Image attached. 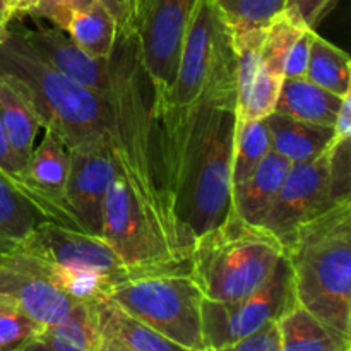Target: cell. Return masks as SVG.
Listing matches in <instances>:
<instances>
[{
	"label": "cell",
	"mask_w": 351,
	"mask_h": 351,
	"mask_svg": "<svg viewBox=\"0 0 351 351\" xmlns=\"http://www.w3.org/2000/svg\"><path fill=\"white\" fill-rule=\"evenodd\" d=\"M235 106L201 101L177 106L151 95V149L171 216L191 240L223 221L232 209Z\"/></svg>",
	"instance_id": "cell-1"
},
{
	"label": "cell",
	"mask_w": 351,
	"mask_h": 351,
	"mask_svg": "<svg viewBox=\"0 0 351 351\" xmlns=\"http://www.w3.org/2000/svg\"><path fill=\"white\" fill-rule=\"evenodd\" d=\"M285 257L297 304L351 338V199L302 225Z\"/></svg>",
	"instance_id": "cell-2"
},
{
	"label": "cell",
	"mask_w": 351,
	"mask_h": 351,
	"mask_svg": "<svg viewBox=\"0 0 351 351\" xmlns=\"http://www.w3.org/2000/svg\"><path fill=\"white\" fill-rule=\"evenodd\" d=\"M0 72L12 75L29 95L41 127L57 134L67 149L108 141L112 103L108 93H96L38 57L17 27L7 29L0 43Z\"/></svg>",
	"instance_id": "cell-3"
},
{
	"label": "cell",
	"mask_w": 351,
	"mask_h": 351,
	"mask_svg": "<svg viewBox=\"0 0 351 351\" xmlns=\"http://www.w3.org/2000/svg\"><path fill=\"white\" fill-rule=\"evenodd\" d=\"M283 257V243L269 230L230 209L219 225L195 240L191 276L206 300H242L267 283Z\"/></svg>",
	"instance_id": "cell-4"
},
{
	"label": "cell",
	"mask_w": 351,
	"mask_h": 351,
	"mask_svg": "<svg viewBox=\"0 0 351 351\" xmlns=\"http://www.w3.org/2000/svg\"><path fill=\"white\" fill-rule=\"evenodd\" d=\"M165 96L177 106L211 101L237 108L233 27L215 0H197L195 3L185 31L177 77L171 91Z\"/></svg>",
	"instance_id": "cell-5"
},
{
	"label": "cell",
	"mask_w": 351,
	"mask_h": 351,
	"mask_svg": "<svg viewBox=\"0 0 351 351\" xmlns=\"http://www.w3.org/2000/svg\"><path fill=\"white\" fill-rule=\"evenodd\" d=\"M129 315L189 350H204L202 297L191 267L134 274L105 293Z\"/></svg>",
	"instance_id": "cell-6"
},
{
	"label": "cell",
	"mask_w": 351,
	"mask_h": 351,
	"mask_svg": "<svg viewBox=\"0 0 351 351\" xmlns=\"http://www.w3.org/2000/svg\"><path fill=\"white\" fill-rule=\"evenodd\" d=\"M103 239L130 269L165 271L191 266L163 230L141 209L123 178L108 189L103 213Z\"/></svg>",
	"instance_id": "cell-7"
},
{
	"label": "cell",
	"mask_w": 351,
	"mask_h": 351,
	"mask_svg": "<svg viewBox=\"0 0 351 351\" xmlns=\"http://www.w3.org/2000/svg\"><path fill=\"white\" fill-rule=\"evenodd\" d=\"M297 304L290 264L283 257L267 283L256 293L235 302L202 300L204 348L219 350L254 335L283 317Z\"/></svg>",
	"instance_id": "cell-8"
},
{
	"label": "cell",
	"mask_w": 351,
	"mask_h": 351,
	"mask_svg": "<svg viewBox=\"0 0 351 351\" xmlns=\"http://www.w3.org/2000/svg\"><path fill=\"white\" fill-rule=\"evenodd\" d=\"M197 0H139L136 34L151 84L168 95L177 77L185 31Z\"/></svg>",
	"instance_id": "cell-9"
},
{
	"label": "cell",
	"mask_w": 351,
	"mask_h": 351,
	"mask_svg": "<svg viewBox=\"0 0 351 351\" xmlns=\"http://www.w3.org/2000/svg\"><path fill=\"white\" fill-rule=\"evenodd\" d=\"M19 249L40 257L53 266L108 276L112 285L129 280L134 274L154 273V271L130 269L119 259L103 237L91 235L82 230L69 228L53 221L38 223ZM171 271V269H165Z\"/></svg>",
	"instance_id": "cell-10"
},
{
	"label": "cell",
	"mask_w": 351,
	"mask_h": 351,
	"mask_svg": "<svg viewBox=\"0 0 351 351\" xmlns=\"http://www.w3.org/2000/svg\"><path fill=\"white\" fill-rule=\"evenodd\" d=\"M350 201V199H348ZM329 168V151L308 163L291 165L285 184L263 225L281 243L288 242L302 225L339 204Z\"/></svg>",
	"instance_id": "cell-11"
},
{
	"label": "cell",
	"mask_w": 351,
	"mask_h": 351,
	"mask_svg": "<svg viewBox=\"0 0 351 351\" xmlns=\"http://www.w3.org/2000/svg\"><path fill=\"white\" fill-rule=\"evenodd\" d=\"M0 293L43 326L64 322L79 304L50 280L43 259L23 249L0 257Z\"/></svg>",
	"instance_id": "cell-12"
},
{
	"label": "cell",
	"mask_w": 351,
	"mask_h": 351,
	"mask_svg": "<svg viewBox=\"0 0 351 351\" xmlns=\"http://www.w3.org/2000/svg\"><path fill=\"white\" fill-rule=\"evenodd\" d=\"M69 160L65 202L82 232L103 237L105 199L117 177L108 141L72 147L69 149Z\"/></svg>",
	"instance_id": "cell-13"
},
{
	"label": "cell",
	"mask_w": 351,
	"mask_h": 351,
	"mask_svg": "<svg viewBox=\"0 0 351 351\" xmlns=\"http://www.w3.org/2000/svg\"><path fill=\"white\" fill-rule=\"evenodd\" d=\"M27 47L47 64L96 93H108L112 86L110 58H93L77 47L60 27H17Z\"/></svg>",
	"instance_id": "cell-14"
},
{
	"label": "cell",
	"mask_w": 351,
	"mask_h": 351,
	"mask_svg": "<svg viewBox=\"0 0 351 351\" xmlns=\"http://www.w3.org/2000/svg\"><path fill=\"white\" fill-rule=\"evenodd\" d=\"M93 307L99 331L98 351H194L137 321L108 297L96 298Z\"/></svg>",
	"instance_id": "cell-15"
},
{
	"label": "cell",
	"mask_w": 351,
	"mask_h": 351,
	"mask_svg": "<svg viewBox=\"0 0 351 351\" xmlns=\"http://www.w3.org/2000/svg\"><path fill=\"white\" fill-rule=\"evenodd\" d=\"M0 119L7 144L27 177V163L33 154L41 120L23 84L3 72H0Z\"/></svg>",
	"instance_id": "cell-16"
},
{
	"label": "cell",
	"mask_w": 351,
	"mask_h": 351,
	"mask_svg": "<svg viewBox=\"0 0 351 351\" xmlns=\"http://www.w3.org/2000/svg\"><path fill=\"white\" fill-rule=\"evenodd\" d=\"M291 163L271 151L252 175L232 189V209L250 225H263L276 201Z\"/></svg>",
	"instance_id": "cell-17"
},
{
	"label": "cell",
	"mask_w": 351,
	"mask_h": 351,
	"mask_svg": "<svg viewBox=\"0 0 351 351\" xmlns=\"http://www.w3.org/2000/svg\"><path fill=\"white\" fill-rule=\"evenodd\" d=\"M264 120L269 129L273 151L291 165L317 160L331 149L336 139L332 127L304 122L276 112Z\"/></svg>",
	"instance_id": "cell-18"
},
{
	"label": "cell",
	"mask_w": 351,
	"mask_h": 351,
	"mask_svg": "<svg viewBox=\"0 0 351 351\" xmlns=\"http://www.w3.org/2000/svg\"><path fill=\"white\" fill-rule=\"evenodd\" d=\"M343 98L307 79H285L274 112L304 122L335 127Z\"/></svg>",
	"instance_id": "cell-19"
},
{
	"label": "cell",
	"mask_w": 351,
	"mask_h": 351,
	"mask_svg": "<svg viewBox=\"0 0 351 351\" xmlns=\"http://www.w3.org/2000/svg\"><path fill=\"white\" fill-rule=\"evenodd\" d=\"M281 351H351V338L335 331L295 304L278 319Z\"/></svg>",
	"instance_id": "cell-20"
},
{
	"label": "cell",
	"mask_w": 351,
	"mask_h": 351,
	"mask_svg": "<svg viewBox=\"0 0 351 351\" xmlns=\"http://www.w3.org/2000/svg\"><path fill=\"white\" fill-rule=\"evenodd\" d=\"M41 221L48 219L24 192L0 171V257L19 249Z\"/></svg>",
	"instance_id": "cell-21"
},
{
	"label": "cell",
	"mask_w": 351,
	"mask_h": 351,
	"mask_svg": "<svg viewBox=\"0 0 351 351\" xmlns=\"http://www.w3.org/2000/svg\"><path fill=\"white\" fill-rule=\"evenodd\" d=\"M67 33L89 57L110 58L119 36V26L113 14L95 0L88 9L72 16Z\"/></svg>",
	"instance_id": "cell-22"
},
{
	"label": "cell",
	"mask_w": 351,
	"mask_h": 351,
	"mask_svg": "<svg viewBox=\"0 0 351 351\" xmlns=\"http://www.w3.org/2000/svg\"><path fill=\"white\" fill-rule=\"evenodd\" d=\"M305 79L341 98L351 95L350 55L315 33Z\"/></svg>",
	"instance_id": "cell-23"
},
{
	"label": "cell",
	"mask_w": 351,
	"mask_h": 351,
	"mask_svg": "<svg viewBox=\"0 0 351 351\" xmlns=\"http://www.w3.org/2000/svg\"><path fill=\"white\" fill-rule=\"evenodd\" d=\"M40 338L51 351H98L99 331L93 302H79L64 322L47 326Z\"/></svg>",
	"instance_id": "cell-24"
},
{
	"label": "cell",
	"mask_w": 351,
	"mask_h": 351,
	"mask_svg": "<svg viewBox=\"0 0 351 351\" xmlns=\"http://www.w3.org/2000/svg\"><path fill=\"white\" fill-rule=\"evenodd\" d=\"M273 151L266 120L237 122L233 137L232 189L256 171L261 161Z\"/></svg>",
	"instance_id": "cell-25"
},
{
	"label": "cell",
	"mask_w": 351,
	"mask_h": 351,
	"mask_svg": "<svg viewBox=\"0 0 351 351\" xmlns=\"http://www.w3.org/2000/svg\"><path fill=\"white\" fill-rule=\"evenodd\" d=\"M285 79L261 67L259 74L237 98V122H259L274 112Z\"/></svg>",
	"instance_id": "cell-26"
},
{
	"label": "cell",
	"mask_w": 351,
	"mask_h": 351,
	"mask_svg": "<svg viewBox=\"0 0 351 351\" xmlns=\"http://www.w3.org/2000/svg\"><path fill=\"white\" fill-rule=\"evenodd\" d=\"M305 27L298 26L297 23L285 16L283 12L274 17L264 31L263 48H261V58H263V69L271 74H276L285 79V60L290 51L291 45L295 43Z\"/></svg>",
	"instance_id": "cell-27"
},
{
	"label": "cell",
	"mask_w": 351,
	"mask_h": 351,
	"mask_svg": "<svg viewBox=\"0 0 351 351\" xmlns=\"http://www.w3.org/2000/svg\"><path fill=\"white\" fill-rule=\"evenodd\" d=\"M233 31L266 27L285 9V0H215Z\"/></svg>",
	"instance_id": "cell-28"
},
{
	"label": "cell",
	"mask_w": 351,
	"mask_h": 351,
	"mask_svg": "<svg viewBox=\"0 0 351 351\" xmlns=\"http://www.w3.org/2000/svg\"><path fill=\"white\" fill-rule=\"evenodd\" d=\"M266 27H254L245 31H233V48L237 57V98L247 91L263 67V48Z\"/></svg>",
	"instance_id": "cell-29"
},
{
	"label": "cell",
	"mask_w": 351,
	"mask_h": 351,
	"mask_svg": "<svg viewBox=\"0 0 351 351\" xmlns=\"http://www.w3.org/2000/svg\"><path fill=\"white\" fill-rule=\"evenodd\" d=\"M47 326L40 324L21 311L0 314V351H14L24 343L40 338Z\"/></svg>",
	"instance_id": "cell-30"
},
{
	"label": "cell",
	"mask_w": 351,
	"mask_h": 351,
	"mask_svg": "<svg viewBox=\"0 0 351 351\" xmlns=\"http://www.w3.org/2000/svg\"><path fill=\"white\" fill-rule=\"evenodd\" d=\"M93 2L95 0H38L31 14L48 19L55 27L67 31L72 16L88 9Z\"/></svg>",
	"instance_id": "cell-31"
},
{
	"label": "cell",
	"mask_w": 351,
	"mask_h": 351,
	"mask_svg": "<svg viewBox=\"0 0 351 351\" xmlns=\"http://www.w3.org/2000/svg\"><path fill=\"white\" fill-rule=\"evenodd\" d=\"M0 171H2V173H5L7 177H9L10 180H12L14 184H16L17 187L24 192V195H26V197L29 199V201L33 202L38 209H40L41 215L45 216L43 208H41L36 194H34L33 189H31V185H29V182H27L26 171H24L23 167H21L19 161L16 160V156H14L12 151H10L9 144H7L5 134H3V129H2V119H0ZM45 218H47V216H45Z\"/></svg>",
	"instance_id": "cell-32"
},
{
	"label": "cell",
	"mask_w": 351,
	"mask_h": 351,
	"mask_svg": "<svg viewBox=\"0 0 351 351\" xmlns=\"http://www.w3.org/2000/svg\"><path fill=\"white\" fill-rule=\"evenodd\" d=\"M335 0H285L283 14L305 29H314Z\"/></svg>",
	"instance_id": "cell-33"
},
{
	"label": "cell",
	"mask_w": 351,
	"mask_h": 351,
	"mask_svg": "<svg viewBox=\"0 0 351 351\" xmlns=\"http://www.w3.org/2000/svg\"><path fill=\"white\" fill-rule=\"evenodd\" d=\"M314 34V29H304L300 36L295 40V43L291 45L287 60H285V79H305Z\"/></svg>",
	"instance_id": "cell-34"
},
{
	"label": "cell",
	"mask_w": 351,
	"mask_h": 351,
	"mask_svg": "<svg viewBox=\"0 0 351 351\" xmlns=\"http://www.w3.org/2000/svg\"><path fill=\"white\" fill-rule=\"evenodd\" d=\"M213 351H281L278 321L269 322L263 329L256 331L254 335L247 336V338L240 339V341Z\"/></svg>",
	"instance_id": "cell-35"
},
{
	"label": "cell",
	"mask_w": 351,
	"mask_h": 351,
	"mask_svg": "<svg viewBox=\"0 0 351 351\" xmlns=\"http://www.w3.org/2000/svg\"><path fill=\"white\" fill-rule=\"evenodd\" d=\"M120 9L119 36L120 34L136 33L137 14H139V0H117Z\"/></svg>",
	"instance_id": "cell-36"
},
{
	"label": "cell",
	"mask_w": 351,
	"mask_h": 351,
	"mask_svg": "<svg viewBox=\"0 0 351 351\" xmlns=\"http://www.w3.org/2000/svg\"><path fill=\"white\" fill-rule=\"evenodd\" d=\"M335 136L336 141L341 139H350L351 136V95L343 98L341 106H339V112L336 115L335 120Z\"/></svg>",
	"instance_id": "cell-37"
},
{
	"label": "cell",
	"mask_w": 351,
	"mask_h": 351,
	"mask_svg": "<svg viewBox=\"0 0 351 351\" xmlns=\"http://www.w3.org/2000/svg\"><path fill=\"white\" fill-rule=\"evenodd\" d=\"M14 17L12 0H0V43L5 40L10 19Z\"/></svg>",
	"instance_id": "cell-38"
},
{
	"label": "cell",
	"mask_w": 351,
	"mask_h": 351,
	"mask_svg": "<svg viewBox=\"0 0 351 351\" xmlns=\"http://www.w3.org/2000/svg\"><path fill=\"white\" fill-rule=\"evenodd\" d=\"M38 0H12L14 16L16 14H31Z\"/></svg>",
	"instance_id": "cell-39"
},
{
	"label": "cell",
	"mask_w": 351,
	"mask_h": 351,
	"mask_svg": "<svg viewBox=\"0 0 351 351\" xmlns=\"http://www.w3.org/2000/svg\"><path fill=\"white\" fill-rule=\"evenodd\" d=\"M16 351H51L50 346L43 341L41 338H34L31 341L24 343L23 346H19Z\"/></svg>",
	"instance_id": "cell-40"
},
{
	"label": "cell",
	"mask_w": 351,
	"mask_h": 351,
	"mask_svg": "<svg viewBox=\"0 0 351 351\" xmlns=\"http://www.w3.org/2000/svg\"><path fill=\"white\" fill-rule=\"evenodd\" d=\"M19 311V307L16 305V302L12 300V298L5 297V295L0 293V314H3V312H16Z\"/></svg>",
	"instance_id": "cell-41"
},
{
	"label": "cell",
	"mask_w": 351,
	"mask_h": 351,
	"mask_svg": "<svg viewBox=\"0 0 351 351\" xmlns=\"http://www.w3.org/2000/svg\"><path fill=\"white\" fill-rule=\"evenodd\" d=\"M99 3H103V5L106 7V9L110 10V12L113 14V17L117 19V26H119L120 23V9H119V3H117V0H98Z\"/></svg>",
	"instance_id": "cell-42"
},
{
	"label": "cell",
	"mask_w": 351,
	"mask_h": 351,
	"mask_svg": "<svg viewBox=\"0 0 351 351\" xmlns=\"http://www.w3.org/2000/svg\"><path fill=\"white\" fill-rule=\"evenodd\" d=\"M201 351H213V350H209V348H204V350H201Z\"/></svg>",
	"instance_id": "cell-43"
},
{
	"label": "cell",
	"mask_w": 351,
	"mask_h": 351,
	"mask_svg": "<svg viewBox=\"0 0 351 351\" xmlns=\"http://www.w3.org/2000/svg\"><path fill=\"white\" fill-rule=\"evenodd\" d=\"M14 351H16V350H14Z\"/></svg>",
	"instance_id": "cell-44"
}]
</instances>
